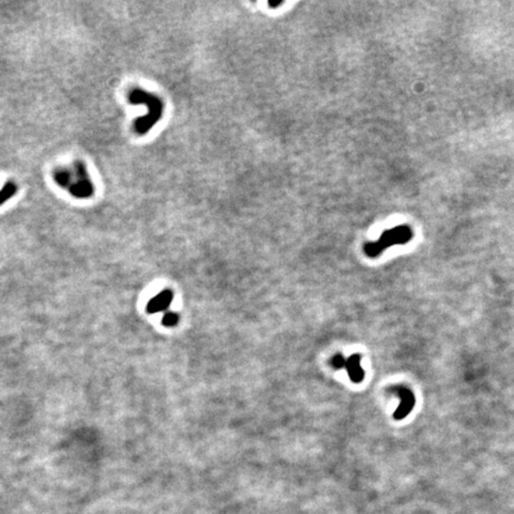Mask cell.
I'll list each match as a JSON object with an SVG mask.
<instances>
[{
  "instance_id": "obj_1",
  "label": "cell",
  "mask_w": 514,
  "mask_h": 514,
  "mask_svg": "<svg viewBox=\"0 0 514 514\" xmlns=\"http://www.w3.org/2000/svg\"><path fill=\"white\" fill-rule=\"evenodd\" d=\"M129 102L131 104H144L148 107V115L136 119L135 131L138 135H145L163 115V103L155 94L148 93L142 90H133L129 94Z\"/></svg>"
},
{
  "instance_id": "obj_2",
  "label": "cell",
  "mask_w": 514,
  "mask_h": 514,
  "mask_svg": "<svg viewBox=\"0 0 514 514\" xmlns=\"http://www.w3.org/2000/svg\"><path fill=\"white\" fill-rule=\"evenodd\" d=\"M413 238V230L408 225H398L393 229L386 230L385 232L380 236L379 240L376 242L367 243L364 245V252L368 257H377L385 251L387 248L396 245H403V244L411 242Z\"/></svg>"
},
{
  "instance_id": "obj_3",
  "label": "cell",
  "mask_w": 514,
  "mask_h": 514,
  "mask_svg": "<svg viewBox=\"0 0 514 514\" xmlns=\"http://www.w3.org/2000/svg\"><path fill=\"white\" fill-rule=\"evenodd\" d=\"M74 173L76 175V180L74 181L73 185H70L69 188H68V192L73 197L79 198V199H87V198L92 197L94 193V187L83 162L75 161V163H74Z\"/></svg>"
},
{
  "instance_id": "obj_4",
  "label": "cell",
  "mask_w": 514,
  "mask_h": 514,
  "mask_svg": "<svg viewBox=\"0 0 514 514\" xmlns=\"http://www.w3.org/2000/svg\"><path fill=\"white\" fill-rule=\"evenodd\" d=\"M389 392L394 393V394L398 395L400 400H401L398 408H396V411L394 412V414H393V417H394L395 420H402L403 418L407 417L409 413L412 412L413 407H414L415 405L414 394H413L411 389L406 388V387L403 386L392 387V388L389 389Z\"/></svg>"
},
{
  "instance_id": "obj_5",
  "label": "cell",
  "mask_w": 514,
  "mask_h": 514,
  "mask_svg": "<svg viewBox=\"0 0 514 514\" xmlns=\"http://www.w3.org/2000/svg\"><path fill=\"white\" fill-rule=\"evenodd\" d=\"M174 294L170 291H163L160 294H157L154 299H151L148 304V312L149 313H157V312L164 311L173 301Z\"/></svg>"
},
{
  "instance_id": "obj_6",
  "label": "cell",
  "mask_w": 514,
  "mask_h": 514,
  "mask_svg": "<svg viewBox=\"0 0 514 514\" xmlns=\"http://www.w3.org/2000/svg\"><path fill=\"white\" fill-rule=\"evenodd\" d=\"M346 368L349 374L350 380L355 383H360L364 379V370L361 367V357L360 355H353L347 360Z\"/></svg>"
},
{
  "instance_id": "obj_7",
  "label": "cell",
  "mask_w": 514,
  "mask_h": 514,
  "mask_svg": "<svg viewBox=\"0 0 514 514\" xmlns=\"http://www.w3.org/2000/svg\"><path fill=\"white\" fill-rule=\"evenodd\" d=\"M71 179V172L68 170V169H57L54 173V180L56 181L58 186L62 188H68L70 184Z\"/></svg>"
},
{
  "instance_id": "obj_8",
  "label": "cell",
  "mask_w": 514,
  "mask_h": 514,
  "mask_svg": "<svg viewBox=\"0 0 514 514\" xmlns=\"http://www.w3.org/2000/svg\"><path fill=\"white\" fill-rule=\"evenodd\" d=\"M16 193H17V187H16V185L14 184V182H9V184H6L4 188L0 191V205L4 204L6 200L11 199V198L14 197Z\"/></svg>"
},
{
  "instance_id": "obj_9",
  "label": "cell",
  "mask_w": 514,
  "mask_h": 514,
  "mask_svg": "<svg viewBox=\"0 0 514 514\" xmlns=\"http://www.w3.org/2000/svg\"><path fill=\"white\" fill-rule=\"evenodd\" d=\"M179 321V317L177 313H174V312H168V313H165L163 315V318H162V324L164 325V326H175V325L178 324Z\"/></svg>"
},
{
  "instance_id": "obj_10",
  "label": "cell",
  "mask_w": 514,
  "mask_h": 514,
  "mask_svg": "<svg viewBox=\"0 0 514 514\" xmlns=\"http://www.w3.org/2000/svg\"><path fill=\"white\" fill-rule=\"evenodd\" d=\"M346 364H347V360L344 359L341 355H336V356L332 359V366L336 369L346 368Z\"/></svg>"
},
{
  "instance_id": "obj_11",
  "label": "cell",
  "mask_w": 514,
  "mask_h": 514,
  "mask_svg": "<svg viewBox=\"0 0 514 514\" xmlns=\"http://www.w3.org/2000/svg\"><path fill=\"white\" fill-rule=\"evenodd\" d=\"M281 4H282V2H280V3H275V4H273V3H268V5H269V6H272V8H278V6H280Z\"/></svg>"
}]
</instances>
